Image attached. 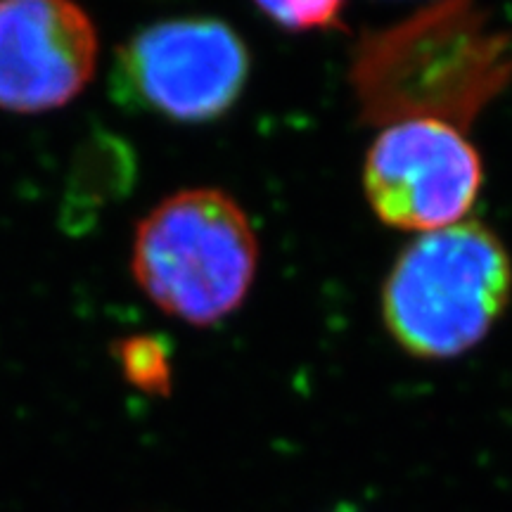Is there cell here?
<instances>
[{
  "mask_svg": "<svg viewBox=\"0 0 512 512\" xmlns=\"http://www.w3.org/2000/svg\"><path fill=\"white\" fill-rule=\"evenodd\" d=\"M512 259L479 221L422 233L396 259L382 290V318L415 358L444 361L472 349L508 309Z\"/></svg>",
  "mask_w": 512,
  "mask_h": 512,
  "instance_id": "cell-2",
  "label": "cell"
},
{
  "mask_svg": "<svg viewBox=\"0 0 512 512\" xmlns=\"http://www.w3.org/2000/svg\"><path fill=\"white\" fill-rule=\"evenodd\" d=\"M114 95L159 117L202 124L240 100L249 53L228 24L209 17L169 19L138 31L119 50Z\"/></svg>",
  "mask_w": 512,
  "mask_h": 512,
  "instance_id": "cell-4",
  "label": "cell"
},
{
  "mask_svg": "<svg viewBox=\"0 0 512 512\" xmlns=\"http://www.w3.org/2000/svg\"><path fill=\"white\" fill-rule=\"evenodd\" d=\"M349 81L361 121L437 119L467 128L512 81V36L479 0H437L363 36Z\"/></svg>",
  "mask_w": 512,
  "mask_h": 512,
  "instance_id": "cell-1",
  "label": "cell"
},
{
  "mask_svg": "<svg viewBox=\"0 0 512 512\" xmlns=\"http://www.w3.org/2000/svg\"><path fill=\"white\" fill-rule=\"evenodd\" d=\"M259 266L254 226L233 197L181 190L138 223L131 271L159 309L183 323H219L245 302Z\"/></svg>",
  "mask_w": 512,
  "mask_h": 512,
  "instance_id": "cell-3",
  "label": "cell"
},
{
  "mask_svg": "<svg viewBox=\"0 0 512 512\" xmlns=\"http://www.w3.org/2000/svg\"><path fill=\"white\" fill-rule=\"evenodd\" d=\"M117 361L133 387L147 394H169L171 358L169 349L157 337L138 335L121 339L117 344Z\"/></svg>",
  "mask_w": 512,
  "mask_h": 512,
  "instance_id": "cell-7",
  "label": "cell"
},
{
  "mask_svg": "<svg viewBox=\"0 0 512 512\" xmlns=\"http://www.w3.org/2000/svg\"><path fill=\"white\" fill-rule=\"evenodd\" d=\"M482 181L477 147L460 128L437 119L384 126L363 166V188L377 219L420 233L463 221Z\"/></svg>",
  "mask_w": 512,
  "mask_h": 512,
  "instance_id": "cell-5",
  "label": "cell"
},
{
  "mask_svg": "<svg viewBox=\"0 0 512 512\" xmlns=\"http://www.w3.org/2000/svg\"><path fill=\"white\" fill-rule=\"evenodd\" d=\"M266 17L292 31L328 29L339 22L344 0H254Z\"/></svg>",
  "mask_w": 512,
  "mask_h": 512,
  "instance_id": "cell-8",
  "label": "cell"
},
{
  "mask_svg": "<svg viewBox=\"0 0 512 512\" xmlns=\"http://www.w3.org/2000/svg\"><path fill=\"white\" fill-rule=\"evenodd\" d=\"M98 48L76 0H0V110H60L91 83Z\"/></svg>",
  "mask_w": 512,
  "mask_h": 512,
  "instance_id": "cell-6",
  "label": "cell"
}]
</instances>
